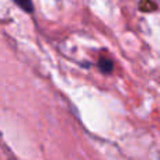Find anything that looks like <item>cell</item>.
Here are the masks:
<instances>
[{"label": "cell", "instance_id": "cell-2", "mask_svg": "<svg viewBox=\"0 0 160 160\" xmlns=\"http://www.w3.org/2000/svg\"><path fill=\"white\" fill-rule=\"evenodd\" d=\"M14 4H17L25 13H34V3L32 0H11Z\"/></svg>", "mask_w": 160, "mask_h": 160}, {"label": "cell", "instance_id": "cell-1", "mask_svg": "<svg viewBox=\"0 0 160 160\" xmlns=\"http://www.w3.org/2000/svg\"><path fill=\"white\" fill-rule=\"evenodd\" d=\"M97 66H98V69H100V72L101 73L110 75V73L114 70V62L111 61V59H108V58H100Z\"/></svg>", "mask_w": 160, "mask_h": 160}]
</instances>
